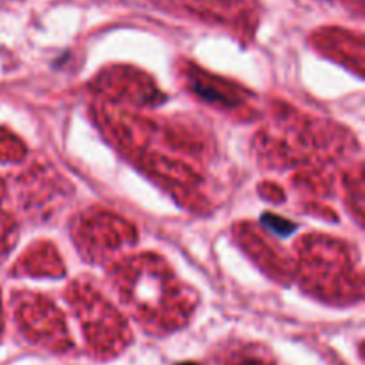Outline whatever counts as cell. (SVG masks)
I'll list each match as a JSON object with an SVG mask.
<instances>
[{
    "label": "cell",
    "instance_id": "1",
    "mask_svg": "<svg viewBox=\"0 0 365 365\" xmlns=\"http://www.w3.org/2000/svg\"><path fill=\"white\" fill-rule=\"evenodd\" d=\"M262 221L266 223L267 228H271L274 234L282 235V237L292 234V232H294V228H296L294 225L291 223V221H285L284 217H277V216H273V214H266V216L262 217Z\"/></svg>",
    "mask_w": 365,
    "mask_h": 365
}]
</instances>
